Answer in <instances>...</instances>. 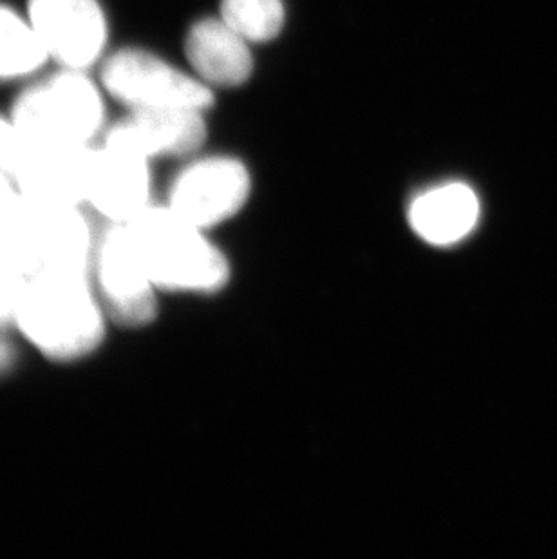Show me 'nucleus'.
I'll use <instances>...</instances> for the list:
<instances>
[{
    "label": "nucleus",
    "mask_w": 557,
    "mask_h": 559,
    "mask_svg": "<svg viewBox=\"0 0 557 559\" xmlns=\"http://www.w3.org/2000/svg\"><path fill=\"white\" fill-rule=\"evenodd\" d=\"M107 321L87 272L40 274L29 275L15 330L44 357L73 362L95 354Z\"/></svg>",
    "instance_id": "1"
},
{
    "label": "nucleus",
    "mask_w": 557,
    "mask_h": 559,
    "mask_svg": "<svg viewBox=\"0 0 557 559\" xmlns=\"http://www.w3.org/2000/svg\"><path fill=\"white\" fill-rule=\"evenodd\" d=\"M126 225L162 294L211 296L228 285L230 264L212 243L209 230L195 227L165 203H153Z\"/></svg>",
    "instance_id": "2"
},
{
    "label": "nucleus",
    "mask_w": 557,
    "mask_h": 559,
    "mask_svg": "<svg viewBox=\"0 0 557 559\" xmlns=\"http://www.w3.org/2000/svg\"><path fill=\"white\" fill-rule=\"evenodd\" d=\"M104 87L87 71L60 68L16 96L10 118L46 143L90 147L106 123Z\"/></svg>",
    "instance_id": "3"
},
{
    "label": "nucleus",
    "mask_w": 557,
    "mask_h": 559,
    "mask_svg": "<svg viewBox=\"0 0 557 559\" xmlns=\"http://www.w3.org/2000/svg\"><path fill=\"white\" fill-rule=\"evenodd\" d=\"M24 195L15 261L27 275L90 274L96 233L84 205Z\"/></svg>",
    "instance_id": "4"
},
{
    "label": "nucleus",
    "mask_w": 557,
    "mask_h": 559,
    "mask_svg": "<svg viewBox=\"0 0 557 559\" xmlns=\"http://www.w3.org/2000/svg\"><path fill=\"white\" fill-rule=\"evenodd\" d=\"M100 85L127 111L194 109L214 106V91L158 55L140 48L118 49L102 62Z\"/></svg>",
    "instance_id": "5"
},
{
    "label": "nucleus",
    "mask_w": 557,
    "mask_h": 559,
    "mask_svg": "<svg viewBox=\"0 0 557 559\" xmlns=\"http://www.w3.org/2000/svg\"><path fill=\"white\" fill-rule=\"evenodd\" d=\"M91 283L109 321L143 328L158 316V296L127 225L106 223L98 233L90 264Z\"/></svg>",
    "instance_id": "6"
},
{
    "label": "nucleus",
    "mask_w": 557,
    "mask_h": 559,
    "mask_svg": "<svg viewBox=\"0 0 557 559\" xmlns=\"http://www.w3.org/2000/svg\"><path fill=\"white\" fill-rule=\"evenodd\" d=\"M153 162L134 143L106 131L93 147L87 206L106 223L132 222L153 205Z\"/></svg>",
    "instance_id": "7"
},
{
    "label": "nucleus",
    "mask_w": 557,
    "mask_h": 559,
    "mask_svg": "<svg viewBox=\"0 0 557 559\" xmlns=\"http://www.w3.org/2000/svg\"><path fill=\"white\" fill-rule=\"evenodd\" d=\"M26 15L60 68L90 71L106 59L109 22L100 0H27Z\"/></svg>",
    "instance_id": "8"
},
{
    "label": "nucleus",
    "mask_w": 557,
    "mask_h": 559,
    "mask_svg": "<svg viewBox=\"0 0 557 559\" xmlns=\"http://www.w3.org/2000/svg\"><path fill=\"white\" fill-rule=\"evenodd\" d=\"M250 190V173L239 159L212 156L195 159L174 178L165 205L211 233L242 211Z\"/></svg>",
    "instance_id": "9"
},
{
    "label": "nucleus",
    "mask_w": 557,
    "mask_h": 559,
    "mask_svg": "<svg viewBox=\"0 0 557 559\" xmlns=\"http://www.w3.org/2000/svg\"><path fill=\"white\" fill-rule=\"evenodd\" d=\"M479 216L478 194L460 181L424 190L407 211L416 238L437 249H451L465 241L478 227Z\"/></svg>",
    "instance_id": "10"
},
{
    "label": "nucleus",
    "mask_w": 557,
    "mask_h": 559,
    "mask_svg": "<svg viewBox=\"0 0 557 559\" xmlns=\"http://www.w3.org/2000/svg\"><path fill=\"white\" fill-rule=\"evenodd\" d=\"M248 44L222 16H209L190 26L185 55L195 76L209 87H237L252 74Z\"/></svg>",
    "instance_id": "11"
},
{
    "label": "nucleus",
    "mask_w": 557,
    "mask_h": 559,
    "mask_svg": "<svg viewBox=\"0 0 557 559\" xmlns=\"http://www.w3.org/2000/svg\"><path fill=\"white\" fill-rule=\"evenodd\" d=\"M107 131L134 143L149 158H183L203 147L206 123L194 109L129 111Z\"/></svg>",
    "instance_id": "12"
},
{
    "label": "nucleus",
    "mask_w": 557,
    "mask_h": 559,
    "mask_svg": "<svg viewBox=\"0 0 557 559\" xmlns=\"http://www.w3.org/2000/svg\"><path fill=\"white\" fill-rule=\"evenodd\" d=\"M49 60L26 13L0 4V82L29 79Z\"/></svg>",
    "instance_id": "13"
},
{
    "label": "nucleus",
    "mask_w": 557,
    "mask_h": 559,
    "mask_svg": "<svg viewBox=\"0 0 557 559\" xmlns=\"http://www.w3.org/2000/svg\"><path fill=\"white\" fill-rule=\"evenodd\" d=\"M223 21L247 43H269L284 24L283 0H222Z\"/></svg>",
    "instance_id": "14"
},
{
    "label": "nucleus",
    "mask_w": 557,
    "mask_h": 559,
    "mask_svg": "<svg viewBox=\"0 0 557 559\" xmlns=\"http://www.w3.org/2000/svg\"><path fill=\"white\" fill-rule=\"evenodd\" d=\"M22 205L24 195L21 189L4 173H0V264L16 266V236L21 225Z\"/></svg>",
    "instance_id": "15"
},
{
    "label": "nucleus",
    "mask_w": 557,
    "mask_h": 559,
    "mask_svg": "<svg viewBox=\"0 0 557 559\" xmlns=\"http://www.w3.org/2000/svg\"><path fill=\"white\" fill-rule=\"evenodd\" d=\"M29 275L13 264H0V332L15 328Z\"/></svg>",
    "instance_id": "16"
},
{
    "label": "nucleus",
    "mask_w": 557,
    "mask_h": 559,
    "mask_svg": "<svg viewBox=\"0 0 557 559\" xmlns=\"http://www.w3.org/2000/svg\"><path fill=\"white\" fill-rule=\"evenodd\" d=\"M15 359V348H13L10 341L4 337V332H0V377H4L8 371L13 370Z\"/></svg>",
    "instance_id": "17"
}]
</instances>
